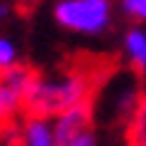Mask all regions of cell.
<instances>
[{
    "label": "cell",
    "instance_id": "obj_1",
    "mask_svg": "<svg viewBox=\"0 0 146 146\" xmlns=\"http://www.w3.org/2000/svg\"><path fill=\"white\" fill-rule=\"evenodd\" d=\"M109 77V62L94 60L92 54H82L64 62L54 72H37L32 82L25 114L57 116L60 111L77 104L94 102L99 87Z\"/></svg>",
    "mask_w": 146,
    "mask_h": 146
},
{
    "label": "cell",
    "instance_id": "obj_2",
    "mask_svg": "<svg viewBox=\"0 0 146 146\" xmlns=\"http://www.w3.org/2000/svg\"><path fill=\"white\" fill-rule=\"evenodd\" d=\"M54 23L69 32L99 37L111 30L114 3L111 0H57L52 5Z\"/></svg>",
    "mask_w": 146,
    "mask_h": 146
},
{
    "label": "cell",
    "instance_id": "obj_3",
    "mask_svg": "<svg viewBox=\"0 0 146 146\" xmlns=\"http://www.w3.org/2000/svg\"><path fill=\"white\" fill-rule=\"evenodd\" d=\"M35 77H37V69L30 64H23V62L13 64L10 69H3V77H0V134L10 131L15 126V121L25 114Z\"/></svg>",
    "mask_w": 146,
    "mask_h": 146
},
{
    "label": "cell",
    "instance_id": "obj_4",
    "mask_svg": "<svg viewBox=\"0 0 146 146\" xmlns=\"http://www.w3.org/2000/svg\"><path fill=\"white\" fill-rule=\"evenodd\" d=\"M57 146H97L94 131V102L77 104L52 116Z\"/></svg>",
    "mask_w": 146,
    "mask_h": 146
},
{
    "label": "cell",
    "instance_id": "obj_5",
    "mask_svg": "<svg viewBox=\"0 0 146 146\" xmlns=\"http://www.w3.org/2000/svg\"><path fill=\"white\" fill-rule=\"evenodd\" d=\"M13 146H57L52 119L37 114H23V121L15 131Z\"/></svg>",
    "mask_w": 146,
    "mask_h": 146
},
{
    "label": "cell",
    "instance_id": "obj_6",
    "mask_svg": "<svg viewBox=\"0 0 146 146\" xmlns=\"http://www.w3.org/2000/svg\"><path fill=\"white\" fill-rule=\"evenodd\" d=\"M121 52L131 72L146 77V25L134 23L121 35Z\"/></svg>",
    "mask_w": 146,
    "mask_h": 146
},
{
    "label": "cell",
    "instance_id": "obj_7",
    "mask_svg": "<svg viewBox=\"0 0 146 146\" xmlns=\"http://www.w3.org/2000/svg\"><path fill=\"white\" fill-rule=\"evenodd\" d=\"M126 146H146V92H141L126 119Z\"/></svg>",
    "mask_w": 146,
    "mask_h": 146
},
{
    "label": "cell",
    "instance_id": "obj_8",
    "mask_svg": "<svg viewBox=\"0 0 146 146\" xmlns=\"http://www.w3.org/2000/svg\"><path fill=\"white\" fill-rule=\"evenodd\" d=\"M119 10L129 17L131 23H141L146 25V0H121Z\"/></svg>",
    "mask_w": 146,
    "mask_h": 146
},
{
    "label": "cell",
    "instance_id": "obj_9",
    "mask_svg": "<svg viewBox=\"0 0 146 146\" xmlns=\"http://www.w3.org/2000/svg\"><path fill=\"white\" fill-rule=\"evenodd\" d=\"M17 62H20L17 45L10 37H0V69H10Z\"/></svg>",
    "mask_w": 146,
    "mask_h": 146
},
{
    "label": "cell",
    "instance_id": "obj_10",
    "mask_svg": "<svg viewBox=\"0 0 146 146\" xmlns=\"http://www.w3.org/2000/svg\"><path fill=\"white\" fill-rule=\"evenodd\" d=\"M42 3H45V0H13V8H15V13H20V15H30L32 10H37Z\"/></svg>",
    "mask_w": 146,
    "mask_h": 146
},
{
    "label": "cell",
    "instance_id": "obj_11",
    "mask_svg": "<svg viewBox=\"0 0 146 146\" xmlns=\"http://www.w3.org/2000/svg\"><path fill=\"white\" fill-rule=\"evenodd\" d=\"M13 0H0V23H5L10 15H13Z\"/></svg>",
    "mask_w": 146,
    "mask_h": 146
},
{
    "label": "cell",
    "instance_id": "obj_12",
    "mask_svg": "<svg viewBox=\"0 0 146 146\" xmlns=\"http://www.w3.org/2000/svg\"><path fill=\"white\" fill-rule=\"evenodd\" d=\"M0 77H3V69H0Z\"/></svg>",
    "mask_w": 146,
    "mask_h": 146
}]
</instances>
